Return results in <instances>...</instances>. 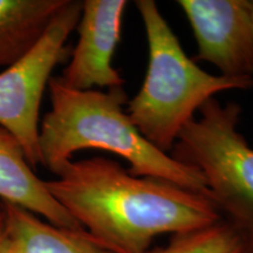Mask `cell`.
<instances>
[{
  "mask_svg": "<svg viewBox=\"0 0 253 253\" xmlns=\"http://www.w3.org/2000/svg\"><path fill=\"white\" fill-rule=\"evenodd\" d=\"M48 90L50 110L39 130L40 166L58 175L77 151L101 149L125 158L131 175L205 194L207 185L198 170L158 150L137 130L123 110L128 102L123 87L77 90L52 78Z\"/></svg>",
  "mask_w": 253,
  "mask_h": 253,
  "instance_id": "cell-2",
  "label": "cell"
},
{
  "mask_svg": "<svg viewBox=\"0 0 253 253\" xmlns=\"http://www.w3.org/2000/svg\"><path fill=\"white\" fill-rule=\"evenodd\" d=\"M67 0H0V67L36 46Z\"/></svg>",
  "mask_w": 253,
  "mask_h": 253,
  "instance_id": "cell-10",
  "label": "cell"
},
{
  "mask_svg": "<svg viewBox=\"0 0 253 253\" xmlns=\"http://www.w3.org/2000/svg\"><path fill=\"white\" fill-rule=\"evenodd\" d=\"M5 220V210H4V203L0 201V225L4 223Z\"/></svg>",
  "mask_w": 253,
  "mask_h": 253,
  "instance_id": "cell-13",
  "label": "cell"
},
{
  "mask_svg": "<svg viewBox=\"0 0 253 253\" xmlns=\"http://www.w3.org/2000/svg\"><path fill=\"white\" fill-rule=\"evenodd\" d=\"M184 126L171 157L204 177L205 195L235 230L243 253H253V148L238 131L242 108L212 97Z\"/></svg>",
  "mask_w": 253,
  "mask_h": 253,
  "instance_id": "cell-4",
  "label": "cell"
},
{
  "mask_svg": "<svg viewBox=\"0 0 253 253\" xmlns=\"http://www.w3.org/2000/svg\"><path fill=\"white\" fill-rule=\"evenodd\" d=\"M82 2L67 0L36 46L0 73V126L17 138L30 166H40V106L53 69L67 58V42Z\"/></svg>",
  "mask_w": 253,
  "mask_h": 253,
  "instance_id": "cell-5",
  "label": "cell"
},
{
  "mask_svg": "<svg viewBox=\"0 0 253 253\" xmlns=\"http://www.w3.org/2000/svg\"><path fill=\"white\" fill-rule=\"evenodd\" d=\"M249 6H250V12H251L252 23H253V0H249Z\"/></svg>",
  "mask_w": 253,
  "mask_h": 253,
  "instance_id": "cell-14",
  "label": "cell"
},
{
  "mask_svg": "<svg viewBox=\"0 0 253 253\" xmlns=\"http://www.w3.org/2000/svg\"><path fill=\"white\" fill-rule=\"evenodd\" d=\"M0 253H20L17 242L9 235L4 223L0 225Z\"/></svg>",
  "mask_w": 253,
  "mask_h": 253,
  "instance_id": "cell-12",
  "label": "cell"
},
{
  "mask_svg": "<svg viewBox=\"0 0 253 253\" xmlns=\"http://www.w3.org/2000/svg\"><path fill=\"white\" fill-rule=\"evenodd\" d=\"M5 227L20 253H120L84 229H65L30 211L4 203Z\"/></svg>",
  "mask_w": 253,
  "mask_h": 253,
  "instance_id": "cell-9",
  "label": "cell"
},
{
  "mask_svg": "<svg viewBox=\"0 0 253 253\" xmlns=\"http://www.w3.org/2000/svg\"><path fill=\"white\" fill-rule=\"evenodd\" d=\"M45 184L82 229L120 253H148L157 236L203 229L221 219L205 194L134 176L106 157L71 161Z\"/></svg>",
  "mask_w": 253,
  "mask_h": 253,
  "instance_id": "cell-1",
  "label": "cell"
},
{
  "mask_svg": "<svg viewBox=\"0 0 253 253\" xmlns=\"http://www.w3.org/2000/svg\"><path fill=\"white\" fill-rule=\"evenodd\" d=\"M135 4L147 33L149 63L140 91L128 101L126 114L145 140L168 154L205 102L221 91L250 89L253 79L209 74L185 54L154 0Z\"/></svg>",
  "mask_w": 253,
  "mask_h": 253,
  "instance_id": "cell-3",
  "label": "cell"
},
{
  "mask_svg": "<svg viewBox=\"0 0 253 253\" xmlns=\"http://www.w3.org/2000/svg\"><path fill=\"white\" fill-rule=\"evenodd\" d=\"M197 41L195 60L223 77L253 79V23L249 0H178Z\"/></svg>",
  "mask_w": 253,
  "mask_h": 253,
  "instance_id": "cell-6",
  "label": "cell"
},
{
  "mask_svg": "<svg viewBox=\"0 0 253 253\" xmlns=\"http://www.w3.org/2000/svg\"><path fill=\"white\" fill-rule=\"evenodd\" d=\"M148 253H243L235 230L220 219L212 225L173 235L169 244Z\"/></svg>",
  "mask_w": 253,
  "mask_h": 253,
  "instance_id": "cell-11",
  "label": "cell"
},
{
  "mask_svg": "<svg viewBox=\"0 0 253 253\" xmlns=\"http://www.w3.org/2000/svg\"><path fill=\"white\" fill-rule=\"evenodd\" d=\"M0 201L30 211L52 225L65 229L82 226L49 194L28 163L17 138L0 126Z\"/></svg>",
  "mask_w": 253,
  "mask_h": 253,
  "instance_id": "cell-8",
  "label": "cell"
},
{
  "mask_svg": "<svg viewBox=\"0 0 253 253\" xmlns=\"http://www.w3.org/2000/svg\"><path fill=\"white\" fill-rule=\"evenodd\" d=\"M126 0H86L78 23L79 40L60 81L77 90L118 88L125 84L112 61L121 36Z\"/></svg>",
  "mask_w": 253,
  "mask_h": 253,
  "instance_id": "cell-7",
  "label": "cell"
}]
</instances>
